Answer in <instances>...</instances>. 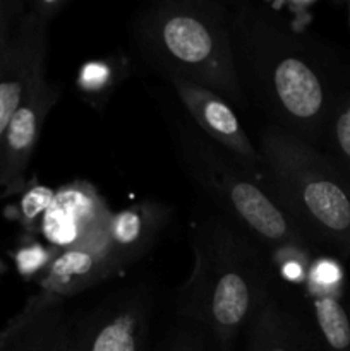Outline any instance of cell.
I'll use <instances>...</instances> for the list:
<instances>
[{
    "mask_svg": "<svg viewBox=\"0 0 350 351\" xmlns=\"http://www.w3.org/2000/svg\"><path fill=\"white\" fill-rule=\"evenodd\" d=\"M55 191L41 184H31L24 189L23 197L16 208V219L30 235L40 232L41 219L54 202Z\"/></svg>",
    "mask_w": 350,
    "mask_h": 351,
    "instance_id": "obj_18",
    "label": "cell"
},
{
    "mask_svg": "<svg viewBox=\"0 0 350 351\" xmlns=\"http://www.w3.org/2000/svg\"><path fill=\"white\" fill-rule=\"evenodd\" d=\"M229 24L247 103H256L268 125L319 147L347 65L266 3H230Z\"/></svg>",
    "mask_w": 350,
    "mask_h": 351,
    "instance_id": "obj_1",
    "label": "cell"
},
{
    "mask_svg": "<svg viewBox=\"0 0 350 351\" xmlns=\"http://www.w3.org/2000/svg\"><path fill=\"white\" fill-rule=\"evenodd\" d=\"M268 194L305 242L350 257V182L325 153L283 130L259 134Z\"/></svg>",
    "mask_w": 350,
    "mask_h": 351,
    "instance_id": "obj_4",
    "label": "cell"
},
{
    "mask_svg": "<svg viewBox=\"0 0 350 351\" xmlns=\"http://www.w3.org/2000/svg\"><path fill=\"white\" fill-rule=\"evenodd\" d=\"M194 264L177 295V315L208 335L222 351L275 291L268 254L222 213H206L191 235Z\"/></svg>",
    "mask_w": 350,
    "mask_h": 351,
    "instance_id": "obj_2",
    "label": "cell"
},
{
    "mask_svg": "<svg viewBox=\"0 0 350 351\" xmlns=\"http://www.w3.org/2000/svg\"><path fill=\"white\" fill-rule=\"evenodd\" d=\"M105 245L72 247L60 250L45 273L38 278L40 291L64 298L89 290L122 273Z\"/></svg>",
    "mask_w": 350,
    "mask_h": 351,
    "instance_id": "obj_13",
    "label": "cell"
},
{
    "mask_svg": "<svg viewBox=\"0 0 350 351\" xmlns=\"http://www.w3.org/2000/svg\"><path fill=\"white\" fill-rule=\"evenodd\" d=\"M165 79L172 86L185 112L189 113V119L205 136L215 141L223 149L235 154L246 165L263 171V156L259 149L250 143L235 110L223 96L174 75Z\"/></svg>",
    "mask_w": 350,
    "mask_h": 351,
    "instance_id": "obj_10",
    "label": "cell"
},
{
    "mask_svg": "<svg viewBox=\"0 0 350 351\" xmlns=\"http://www.w3.org/2000/svg\"><path fill=\"white\" fill-rule=\"evenodd\" d=\"M60 99V88L36 75L27 88L23 103L14 113L3 141L2 168H0V201L24 192L26 173L31 158L40 141L41 129L48 113Z\"/></svg>",
    "mask_w": 350,
    "mask_h": 351,
    "instance_id": "obj_9",
    "label": "cell"
},
{
    "mask_svg": "<svg viewBox=\"0 0 350 351\" xmlns=\"http://www.w3.org/2000/svg\"><path fill=\"white\" fill-rule=\"evenodd\" d=\"M163 351H222L215 341L198 328L182 322L177 331L168 336Z\"/></svg>",
    "mask_w": 350,
    "mask_h": 351,
    "instance_id": "obj_21",
    "label": "cell"
},
{
    "mask_svg": "<svg viewBox=\"0 0 350 351\" xmlns=\"http://www.w3.org/2000/svg\"><path fill=\"white\" fill-rule=\"evenodd\" d=\"M349 72H350V65H349Z\"/></svg>",
    "mask_w": 350,
    "mask_h": 351,
    "instance_id": "obj_24",
    "label": "cell"
},
{
    "mask_svg": "<svg viewBox=\"0 0 350 351\" xmlns=\"http://www.w3.org/2000/svg\"><path fill=\"white\" fill-rule=\"evenodd\" d=\"M127 74L129 62L122 53L91 58L78 69L74 79L75 91L93 110L103 112L115 89L126 81Z\"/></svg>",
    "mask_w": 350,
    "mask_h": 351,
    "instance_id": "obj_16",
    "label": "cell"
},
{
    "mask_svg": "<svg viewBox=\"0 0 350 351\" xmlns=\"http://www.w3.org/2000/svg\"><path fill=\"white\" fill-rule=\"evenodd\" d=\"M69 317L64 298L38 291L0 329V351H62Z\"/></svg>",
    "mask_w": 350,
    "mask_h": 351,
    "instance_id": "obj_11",
    "label": "cell"
},
{
    "mask_svg": "<svg viewBox=\"0 0 350 351\" xmlns=\"http://www.w3.org/2000/svg\"><path fill=\"white\" fill-rule=\"evenodd\" d=\"M172 208L143 201L112 215L106 226V249L122 269L144 259L170 223Z\"/></svg>",
    "mask_w": 350,
    "mask_h": 351,
    "instance_id": "obj_12",
    "label": "cell"
},
{
    "mask_svg": "<svg viewBox=\"0 0 350 351\" xmlns=\"http://www.w3.org/2000/svg\"><path fill=\"white\" fill-rule=\"evenodd\" d=\"M229 2L161 0L137 10L130 40L163 77L174 75L218 93L232 106H249L237 75Z\"/></svg>",
    "mask_w": 350,
    "mask_h": 351,
    "instance_id": "obj_3",
    "label": "cell"
},
{
    "mask_svg": "<svg viewBox=\"0 0 350 351\" xmlns=\"http://www.w3.org/2000/svg\"><path fill=\"white\" fill-rule=\"evenodd\" d=\"M110 216L100 192L89 182L74 180L55 191L40 232L58 252L72 247L105 245Z\"/></svg>",
    "mask_w": 350,
    "mask_h": 351,
    "instance_id": "obj_8",
    "label": "cell"
},
{
    "mask_svg": "<svg viewBox=\"0 0 350 351\" xmlns=\"http://www.w3.org/2000/svg\"><path fill=\"white\" fill-rule=\"evenodd\" d=\"M23 7L24 5L21 2H2V0H0V41H5L7 38L10 36V34H7L10 19L16 17ZM10 33H12V31H10Z\"/></svg>",
    "mask_w": 350,
    "mask_h": 351,
    "instance_id": "obj_22",
    "label": "cell"
},
{
    "mask_svg": "<svg viewBox=\"0 0 350 351\" xmlns=\"http://www.w3.org/2000/svg\"><path fill=\"white\" fill-rule=\"evenodd\" d=\"M305 322L319 351H350V298L338 293H305Z\"/></svg>",
    "mask_w": 350,
    "mask_h": 351,
    "instance_id": "obj_15",
    "label": "cell"
},
{
    "mask_svg": "<svg viewBox=\"0 0 350 351\" xmlns=\"http://www.w3.org/2000/svg\"><path fill=\"white\" fill-rule=\"evenodd\" d=\"M343 290V269L333 257H314L309 266L305 293H338Z\"/></svg>",
    "mask_w": 350,
    "mask_h": 351,
    "instance_id": "obj_20",
    "label": "cell"
},
{
    "mask_svg": "<svg viewBox=\"0 0 350 351\" xmlns=\"http://www.w3.org/2000/svg\"><path fill=\"white\" fill-rule=\"evenodd\" d=\"M153 295L146 285L126 287L69 317L62 351H148Z\"/></svg>",
    "mask_w": 350,
    "mask_h": 351,
    "instance_id": "obj_6",
    "label": "cell"
},
{
    "mask_svg": "<svg viewBox=\"0 0 350 351\" xmlns=\"http://www.w3.org/2000/svg\"><path fill=\"white\" fill-rule=\"evenodd\" d=\"M318 149L340 170L350 182V72L347 65V77L335 99L331 113L323 130Z\"/></svg>",
    "mask_w": 350,
    "mask_h": 351,
    "instance_id": "obj_17",
    "label": "cell"
},
{
    "mask_svg": "<svg viewBox=\"0 0 350 351\" xmlns=\"http://www.w3.org/2000/svg\"><path fill=\"white\" fill-rule=\"evenodd\" d=\"M246 331L247 351H319L304 315L278 295L277 287Z\"/></svg>",
    "mask_w": 350,
    "mask_h": 351,
    "instance_id": "obj_14",
    "label": "cell"
},
{
    "mask_svg": "<svg viewBox=\"0 0 350 351\" xmlns=\"http://www.w3.org/2000/svg\"><path fill=\"white\" fill-rule=\"evenodd\" d=\"M167 127L189 178L216 211L249 233L266 254L287 245L311 247L268 194L263 171L218 146L191 119L170 112Z\"/></svg>",
    "mask_w": 350,
    "mask_h": 351,
    "instance_id": "obj_5",
    "label": "cell"
},
{
    "mask_svg": "<svg viewBox=\"0 0 350 351\" xmlns=\"http://www.w3.org/2000/svg\"><path fill=\"white\" fill-rule=\"evenodd\" d=\"M65 5L67 0H34L7 38L5 64L0 75V168L10 120L23 103L31 82L45 72L48 26Z\"/></svg>",
    "mask_w": 350,
    "mask_h": 351,
    "instance_id": "obj_7",
    "label": "cell"
},
{
    "mask_svg": "<svg viewBox=\"0 0 350 351\" xmlns=\"http://www.w3.org/2000/svg\"><path fill=\"white\" fill-rule=\"evenodd\" d=\"M5 41H0V75H2L3 64H5Z\"/></svg>",
    "mask_w": 350,
    "mask_h": 351,
    "instance_id": "obj_23",
    "label": "cell"
},
{
    "mask_svg": "<svg viewBox=\"0 0 350 351\" xmlns=\"http://www.w3.org/2000/svg\"><path fill=\"white\" fill-rule=\"evenodd\" d=\"M58 254L57 249L51 245H45V243L38 242L33 237H27L23 243L14 252V263H16L17 273L24 278V280H31V278H40L45 273L55 256Z\"/></svg>",
    "mask_w": 350,
    "mask_h": 351,
    "instance_id": "obj_19",
    "label": "cell"
}]
</instances>
